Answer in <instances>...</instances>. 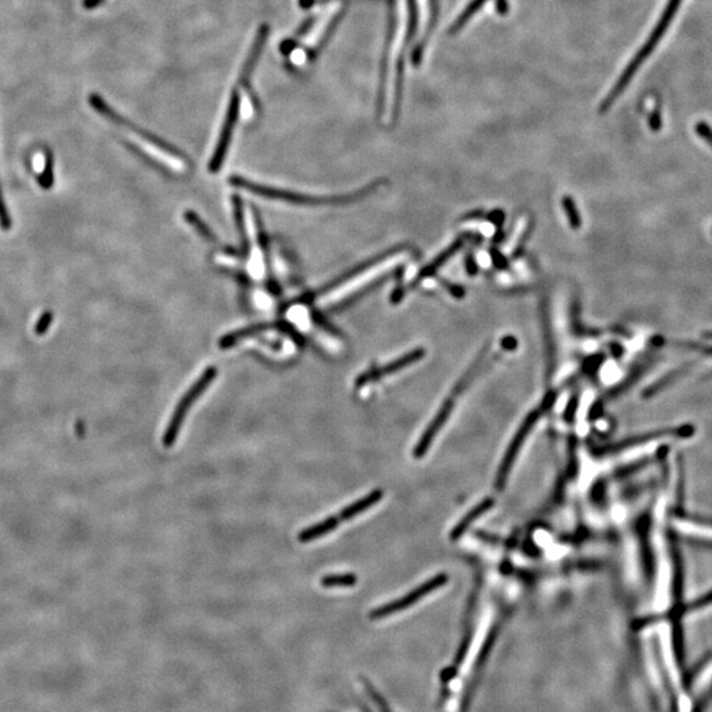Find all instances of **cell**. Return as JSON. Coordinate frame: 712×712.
I'll list each match as a JSON object with an SVG mask.
<instances>
[{
  "label": "cell",
  "mask_w": 712,
  "mask_h": 712,
  "mask_svg": "<svg viewBox=\"0 0 712 712\" xmlns=\"http://www.w3.org/2000/svg\"><path fill=\"white\" fill-rule=\"evenodd\" d=\"M91 103L94 108H97L102 115L107 117L110 122H113L119 128L128 133L131 136L136 146L140 147V150L148 153L154 160L160 161L163 165L170 168L174 172H186L190 165L187 157L183 154L181 150H176L170 144L165 143L164 140L159 139L157 136H153L147 131L140 130L128 120H126L122 115L115 113L107 103L100 100L98 97H93Z\"/></svg>",
  "instance_id": "obj_1"
},
{
  "label": "cell",
  "mask_w": 712,
  "mask_h": 712,
  "mask_svg": "<svg viewBox=\"0 0 712 712\" xmlns=\"http://www.w3.org/2000/svg\"><path fill=\"white\" fill-rule=\"evenodd\" d=\"M680 4H682V0H669L667 1L666 7L663 10V15L660 17L657 25L654 27V30L652 31L650 36L647 37L645 44L643 45L641 49L637 51V54L633 57V60L630 61V65L625 67V70L623 71V74L620 76V78L617 80V82L613 86L612 90L608 93L606 100L601 102L600 113L608 111L613 103L621 95V93L628 87L632 78L636 76L637 70L643 67V64L650 57L653 50L657 48L658 43L661 41V38L666 34V31L669 30L673 19L678 12Z\"/></svg>",
  "instance_id": "obj_2"
},
{
  "label": "cell",
  "mask_w": 712,
  "mask_h": 712,
  "mask_svg": "<svg viewBox=\"0 0 712 712\" xmlns=\"http://www.w3.org/2000/svg\"><path fill=\"white\" fill-rule=\"evenodd\" d=\"M230 183L233 185L235 187H239V189H243L249 193L252 194H256L259 197H264L268 199H275V200H280V202H286V203H293V205H303V206H326V205H345L348 202H352V200H358L362 197H365L367 194L371 193V190H375V187L379 185V183H375V185H371L368 187H365L360 192H356L354 194H349V196H332V197H318V196H309V194H303V193H295V192H289V190H282V189H277V187H271V186H265V185H260V183H251L246 179H242V177H231L230 179Z\"/></svg>",
  "instance_id": "obj_3"
},
{
  "label": "cell",
  "mask_w": 712,
  "mask_h": 712,
  "mask_svg": "<svg viewBox=\"0 0 712 712\" xmlns=\"http://www.w3.org/2000/svg\"><path fill=\"white\" fill-rule=\"evenodd\" d=\"M216 374H218V371H216V367L206 368V371L202 374V376L198 378V380L193 384V387L180 400L179 405L174 409V413H173L170 421H169V425L166 428L165 434L163 437V444H164L165 448H172L174 445L176 439L179 437V433L183 428V420L186 417L187 411L193 406L196 400L207 389V387L214 381V379L216 378Z\"/></svg>",
  "instance_id": "obj_4"
},
{
  "label": "cell",
  "mask_w": 712,
  "mask_h": 712,
  "mask_svg": "<svg viewBox=\"0 0 712 712\" xmlns=\"http://www.w3.org/2000/svg\"><path fill=\"white\" fill-rule=\"evenodd\" d=\"M448 577L446 574H438V575L433 577L430 579L426 580L425 583L417 586L415 588H413L411 593H408L406 595L398 597V599L391 601V603H387V604L381 606L379 608H375L374 611H371V613H369V619L379 620V619L392 616L395 613L401 612V611H404V610L414 606L418 600L430 595L431 593H434L435 590H438L442 586H445L448 583Z\"/></svg>",
  "instance_id": "obj_5"
},
{
  "label": "cell",
  "mask_w": 712,
  "mask_h": 712,
  "mask_svg": "<svg viewBox=\"0 0 712 712\" xmlns=\"http://www.w3.org/2000/svg\"><path fill=\"white\" fill-rule=\"evenodd\" d=\"M542 412L541 411H533L524 420V422L520 425L518 430L514 434L509 446L507 448L503 459H501V463L498 466V470H497L496 481H495V487L498 491H501L507 481L509 478V474L514 468V462L521 451V448L524 446V442L525 439L529 437L530 431L533 430L534 425L537 424V421L540 420Z\"/></svg>",
  "instance_id": "obj_6"
},
{
  "label": "cell",
  "mask_w": 712,
  "mask_h": 712,
  "mask_svg": "<svg viewBox=\"0 0 712 712\" xmlns=\"http://www.w3.org/2000/svg\"><path fill=\"white\" fill-rule=\"evenodd\" d=\"M240 110H242V93L235 90L230 103H229V108L226 113V119H225V123L222 127V133L219 135V140L216 143V152H214L210 165H209V170L211 173H216L220 169V166L223 165V161L226 159V154L229 152V147L231 143L232 133L235 130L236 122L239 119Z\"/></svg>",
  "instance_id": "obj_7"
},
{
  "label": "cell",
  "mask_w": 712,
  "mask_h": 712,
  "mask_svg": "<svg viewBox=\"0 0 712 712\" xmlns=\"http://www.w3.org/2000/svg\"><path fill=\"white\" fill-rule=\"evenodd\" d=\"M341 12H342L341 4L332 3L323 14H321L318 19H315L314 23L309 27L308 34L302 37L301 44L309 51L318 48L322 44L323 38L330 32L336 17L339 16Z\"/></svg>",
  "instance_id": "obj_8"
},
{
  "label": "cell",
  "mask_w": 712,
  "mask_h": 712,
  "mask_svg": "<svg viewBox=\"0 0 712 712\" xmlns=\"http://www.w3.org/2000/svg\"><path fill=\"white\" fill-rule=\"evenodd\" d=\"M454 405H455V398L454 396L448 398L442 404V406L439 408V411L434 415V418L431 420L430 424L428 425V428L425 429L424 434L421 435V438L418 439V442H417V445L414 448V457L415 458H422L428 452V450L430 448L431 444L434 442V439L437 438V435L439 434L441 429L448 422V417L451 415V412L454 409Z\"/></svg>",
  "instance_id": "obj_9"
},
{
  "label": "cell",
  "mask_w": 712,
  "mask_h": 712,
  "mask_svg": "<svg viewBox=\"0 0 712 712\" xmlns=\"http://www.w3.org/2000/svg\"><path fill=\"white\" fill-rule=\"evenodd\" d=\"M425 355V351L424 349H415L406 355H404L402 358H398V360L392 362V363H388V365H382L379 368H374V369H369L365 374H362L358 379H356V388H360V387H365L369 382H374V381L380 380L381 378H385L388 375H393L398 371H401L402 368L408 367V365H413L415 362H418L422 356Z\"/></svg>",
  "instance_id": "obj_10"
},
{
  "label": "cell",
  "mask_w": 712,
  "mask_h": 712,
  "mask_svg": "<svg viewBox=\"0 0 712 712\" xmlns=\"http://www.w3.org/2000/svg\"><path fill=\"white\" fill-rule=\"evenodd\" d=\"M494 504H495V500L491 497L481 500L478 505H475L472 509H470L463 518L454 527V529L451 530L450 538L452 541L459 540L475 521H478L483 514H487L494 507Z\"/></svg>",
  "instance_id": "obj_11"
},
{
  "label": "cell",
  "mask_w": 712,
  "mask_h": 712,
  "mask_svg": "<svg viewBox=\"0 0 712 712\" xmlns=\"http://www.w3.org/2000/svg\"><path fill=\"white\" fill-rule=\"evenodd\" d=\"M382 495H384L382 491H380V490H375V491H372L371 494H368V495L363 497V498L356 500L355 503H352V504H349L347 507H345V508L341 511V514H336L338 518H339V521H341V522L348 521V520H352L354 517H356V516L363 514V512H365L367 509H369V508H372L375 504H378V503L380 501L381 498H382Z\"/></svg>",
  "instance_id": "obj_12"
},
{
  "label": "cell",
  "mask_w": 712,
  "mask_h": 712,
  "mask_svg": "<svg viewBox=\"0 0 712 712\" xmlns=\"http://www.w3.org/2000/svg\"><path fill=\"white\" fill-rule=\"evenodd\" d=\"M341 524L339 518L336 514L330 516L328 518H325L323 521L314 524L306 529L302 530L299 534V541L301 544H308V542H312L314 540L321 538L322 536L330 533L332 530L336 529L338 525Z\"/></svg>",
  "instance_id": "obj_13"
},
{
  "label": "cell",
  "mask_w": 712,
  "mask_h": 712,
  "mask_svg": "<svg viewBox=\"0 0 712 712\" xmlns=\"http://www.w3.org/2000/svg\"><path fill=\"white\" fill-rule=\"evenodd\" d=\"M356 575L355 574H332L326 575L321 579V586L328 587H352L356 584Z\"/></svg>",
  "instance_id": "obj_14"
},
{
  "label": "cell",
  "mask_w": 712,
  "mask_h": 712,
  "mask_svg": "<svg viewBox=\"0 0 712 712\" xmlns=\"http://www.w3.org/2000/svg\"><path fill=\"white\" fill-rule=\"evenodd\" d=\"M485 1H487V0H472V1L468 4V7H467V10L464 11L463 14H462L461 16L458 17V20L455 21V24H454L452 28L450 30V32H451V34H457V32L463 27L464 24L467 23V20L478 11Z\"/></svg>",
  "instance_id": "obj_15"
},
{
  "label": "cell",
  "mask_w": 712,
  "mask_h": 712,
  "mask_svg": "<svg viewBox=\"0 0 712 712\" xmlns=\"http://www.w3.org/2000/svg\"><path fill=\"white\" fill-rule=\"evenodd\" d=\"M362 682H363V685H365V691H367V694L371 696V699H372V700L375 702V704L378 706L379 711L392 712L391 711V709L388 707L387 702L384 700V698H382V696H381V694H379V691H378V690H376V689L374 687V685H372V683H371V682H369L368 679L365 678H362Z\"/></svg>",
  "instance_id": "obj_16"
},
{
  "label": "cell",
  "mask_w": 712,
  "mask_h": 712,
  "mask_svg": "<svg viewBox=\"0 0 712 712\" xmlns=\"http://www.w3.org/2000/svg\"><path fill=\"white\" fill-rule=\"evenodd\" d=\"M186 219H187L189 223H192V225L197 229V231H198L203 238H206L207 240H211V242L216 240V236L213 235V232L210 231V230L206 227V225H205V223H203V222H202V220L199 219L198 216H196L194 213L187 211V213H186Z\"/></svg>",
  "instance_id": "obj_17"
},
{
  "label": "cell",
  "mask_w": 712,
  "mask_h": 712,
  "mask_svg": "<svg viewBox=\"0 0 712 712\" xmlns=\"http://www.w3.org/2000/svg\"><path fill=\"white\" fill-rule=\"evenodd\" d=\"M563 206H564L566 214L569 216V220H570L571 226H573L574 229H578L580 226L579 216H578V213H577V209H575V206H574L573 199L567 198V197H566V198L563 199Z\"/></svg>",
  "instance_id": "obj_18"
},
{
  "label": "cell",
  "mask_w": 712,
  "mask_h": 712,
  "mask_svg": "<svg viewBox=\"0 0 712 712\" xmlns=\"http://www.w3.org/2000/svg\"><path fill=\"white\" fill-rule=\"evenodd\" d=\"M674 345L679 346V347L693 349V351L704 354V355H712V346H706V345L696 343V342H676Z\"/></svg>",
  "instance_id": "obj_19"
},
{
  "label": "cell",
  "mask_w": 712,
  "mask_h": 712,
  "mask_svg": "<svg viewBox=\"0 0 712 712\" xmlns=\"http://www.w3.org/2000/svg\"><path fill=\"white\" fill-rule=\"evenodd\" d=\"M696 131L706 143H709L712 147V128L710 124L704 122H699L696 126Z\"/></svg>",
  "instance_id": "obj_20"
},
{
  "label": "cell",
  "mask_w": 712,
  "mask_h": 712,
  "mask_svg": "<svg viewBox=\"0 0 712 712\" xmlns=\"http://www.w3.org/2000/svg\"><path fill=\"white\" fill-rule=\"evenodd\" d=\"M703 338H706V339H711L712 341V332H703Z\"/></svg>",
  "instance_id": "obj_21"
}]
</instances>
